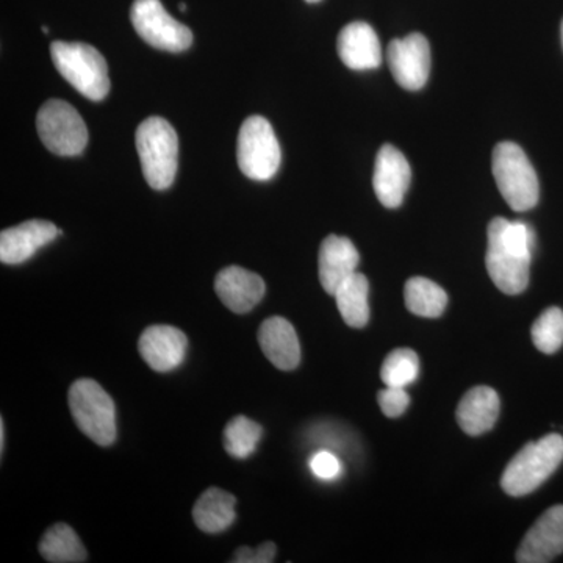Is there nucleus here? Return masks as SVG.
Here are the masks:
<instances>
[{"mask_svg": "<svg viewBox=\"0 0 563 563\" xmlns=\"http://www.w3.org/2000/svg\"><path fill=\"white\" fill-rule=\"evenodd\" d=\"M485 265L493 284L506 295H520L529 285L536 233L523 221L495 218L488 224Z\"/></svg>", "mask_w": 563, "mask_h": 563, "instance_id": "obj_1", "label": "nucleus"}, {"mask_svg": "<svg viewBox=\"0 0 563 563\" xmlns=\"http://www.w3.org/2000/svg\"><path fill=\"white\" fill-rule=\"evenodd\" d=\"M141 169L154 190H166L176 179L179 166V139L168 121L161 117L144 120L135 133Z\"/></svg>", "mask_w": 563, "mask_h": 563, "instance_id": "obj_2", "label": "nucleus"}, {"mask_svg": "<svg viewBox=\"0 0 563 563\" xmlns=\"http://www.w3.org/2000/svg\"><path fill=\"white\" fill-rule=\"evenodd\" d=\"M52 60L63 79L90 101L99 102L110 91L109 66L101 52L90 44L55 41Z\"/></svg>", "mask_w": 563, "mask_h": 563, "instance_id": "obj_3", "label": "nucleus"}, {"mask_svg": "<svg viewBox=\"0 0 563 563\" xmlns=\"http://www.w3.org/2000/svg\"><path fill=\"white\" fill-rule=\"evenodd\" d=\"M563 461V437L550 433L539 442L526 444L503 474V490L510 496H526L550 479Z\"/></svg>", "mask_w": 563, "mask_h": 563, "instance_id": "obj_4", "label": "nucleus"}, {"mask_svg": "<svg viewBox=\"0 0 563 563\" xmlns=\"http://www.w3.org/2000/svg\"><path fill=\"white\" fill-rule=\"evenodd\" d=\"M493 177L504 201L515 211H528L539 202L540 185L528 155L512 141L496 144L492 158Z\"/></svg>", "mask_w": 563, "mask_h": 563, "instance_id": "obj_5", "label": "nucleus"}, {"mask_svg": "<svg viewBox=\"0 0 563 563\" xmlns=\"http://www.w3.org/2000/svg\"><path fill=\"white\" fill-rule=\"evenodd\" d=\"M68 402L74 421L81 432L99 446H110L117 440V407L109 393L92 379H79L70 385Z\"/></svg>", "mask_w": 563, "mask_h": 563, "instance_id": "obj_6", "label": "nucleus"}, {"mask_svg": "<svg viewBox=\"0 0 563 563\" xmlns=\"http://www.w3.org/2000/svg\"><path fill=\"white\" fill-rule=\"evenodd\" d=\"M236 161L244 176L266 181L279 172L282 151L273 125L258 114L247 118L240 129Z\"/></svg>", "mask_w": 563, "mask_h": 563, "instance_id": "obj_7", "label": "nucleus"}, {"mask_svg": "<svg viewBox=\"0 0 563 563\" xmlns=\"http://www.w3.org/2000/svg\"><path fill=\"white\" fill-rule=\"evenodd\" d=\"M36 129L44 146L62 157L81 154L88 143L87 124L79 111L60 99H51L41 107Z\"/></svg>", "mask_w": 563, "mask_h": 563, "instance_id": "obj_8", "label": "nucleus"}, {"mask_svg": "<svg viewBox=\"0 0 563 563\" xmlns=\"http://www.w3.org/2000/svg\"><path fill=\"white\" fill-rule=\"evenodd\" d=\"M131 21L136 33L161 51L184 52L192 44V33L187 25L174 20L163 9L161 0H135Z\"/></svg>", "mask_w": 563, "mask_h": 563, "instance_id": "obj_9", "label": "nucleus"}, {"mask_svg": "<svg viewBox=\"0 0 563 563\" xmlns=\"http://www.w3.org/2000/svg\"><path fill=\"white\" fill-rule=\"evenodd\" d=\"M388 66L404 90L418 91L428 84L431 74V46L421 33L393 40L387 51Z\"/></svg>", "mask_w": 563, "mask_h": 563, "instance_id": "obj_10", "label": "nucleus"}, {"mask_svg": "<svg viewBox=\"0 0 563 563\" xmlns=\"http://www.w3.org/2000/svg\"><path fill=\"white\" fill-rule=\"evenodd\" d=\"M412 172L401 151L384 144L377 152L374 165L373 187L377 199L387 209H398L410 187Z\"/></svg>", "mask_w": 563, "mask_h": 563, "instance_id": "obj_11", "label": "nucleus"}, {"mask_svg": "<svg viewBox=\"0 0 563 563\" xmlns=\"http://www.w3.org/2000/svg\"><path fill=\"white\" fill-rule=\"evenodd\" d=\"M563 553V506H554L536 521L517 551V562L548 563Z\"/></svg>", "mask_w": 563, "mask_h": 563, "instance_id": "obj_12", "label": "nucleus"}, {"mask_svg": "<svg viewBox=\"0 0 563 563\" xmlns=\"http://www.w3.org/2000/svg\"><path fill=\"white\" fill-rule=\"evenodd\" d=\"M62 235L60 229L49 221L32 220L0 233V261L5 265H21Z\"/></svg>", "mask_w": 563, "mask_h": 563, "instance_id": "obj_13", "label": "nucleus"}, {"mask_svg": "<svg viewBox=\"0 0 563 563\" xmlns=\"http://www.w3.org/2000/svg\"><path fill=\"white\" fill-rule=\"evenodd\" d=\"M187 346L185 333L173 325H151L141 333L139 342L141 358L157 373L179 368Z\"/></svg>", "mask_w": 563, "mask_h": 563, "instance_id": "obj_14", "label": "nucleus"}, {"mask_svg": "<svg viewBox=\"0 0 563 563\" xmlns=\"http://www.w3.org/2000/svg\"><path fill=\"white\" fill-rule=\"evenodd\" d=\"M214 290L231 312L243 314L251 312L262 301L266 287L258 274L240 266H228L218 273Z\"/></svg>", "mask_w": 563, "mask_h": 563, "instance_id": "obj_15", "label": "nucleus"}, {"mask_svg": "<svg viewBox=\"0 0 563 563\" xmlns=\"http://www.w3.org/2000/svg\"><path fill=\"white\" fill-rule=\"evenodd\" d=\"M358 263L361 255L350 239L339 235L324 239L318 257V274L325 292L335 295L336 288L357 273Z\"/></svg>", "mask_w": 563, "mask_h": 563, "instance_id": "obj_16", "label": "nucleus"}, {"mask_svg": "<svg viewBox=\"0 0 563 563\" xmlns=\"http://www.w3.org/2000/svg\"><path fill=\"white\" fill-rule=\"evenodd\" d=\"M340 58L354 70L377 69L383 63V47L372 25L351 22L340 32L336 41Z\"/></svg>", "mask_w": 563, "mask_h": 563, "instance_id": "obj_17", "label": "nucleus"}, {"mask_svg": "<svg viewBox=\"0 0 563 563\" xmlns=\"http://www.w3.org/2000/svg\"><path fill=\"white\" fill-rule=\"evenodd\" d=\"M263 354L282 372L298 368L301 362V346L291 322L282 317L263 321L258 331Z\"/></svg>", "mask_w": 563, "mask_h": 563, "instance_id": "obj_18", "label": "nucleus"}, {"mask_svg": "<svg viewBox=\"0 0 563 563\" xmlns=\"http://www.w3.org/2000/svg\"><path fill=\"white\" fill-rule=\"evenodd\" d=\"M499 415V396L490 387H474L457 407V422L463 432L479 437L490 431Z\"/></svg>", "mask_w": 563, "mask_h": 563, "instance_id": "obj_19", "label": "nucleus"}, {"mask_svg": "<svg viewBox=\"0 0 563 563\" xmlns=\"http://www.w3.org/2000/svg\"><path fill=\"white\" fill-rule=\"evenodd\" d=\"M192 518L202 532H224L235 520V496L221 488H209L192 507Z\"/></svg>", "mask_w": 563, "mask_h": 563, "instance_id": "obj_20", "label": "nucleus"}, {"mask_svg": "<svg viewBox=\"0 0 563 563\" xmlns=\"http://www.w3.org/2000/svg\"><path fill=\"white\" fill-rule=\"evenodd\" d=\"M369 282L362 273L352 274L350 279L343 282L336 288L335 298L336 307L343 321L350 328L362 329L369 321Z\"/></svg>", "mask_w": 563, "mask_h": 563, "instance_id": "obj_21", "label": "nucleus"}, {"mask_svg": "<svg viewBox=\"0 0 563 563\" xmlns=\"http://www.w3.org/2000/svg\"><path fill=\"white\" fill-rule=\"evenodd\" d=\"M44 561L52 563H80L87 561V550L79 536L68 525L57 523L47 529L40 542Z\"/></svg>", "mask_w": 563, "mask_h": 563, "instance_id": "obj_22", "label": "nucleus"}, {"mask_svg": "<svg viewBox=\"0 0 563 563\" xmlns=\"http://www.w3.org/2000/svg\"><path fill=\"white\" fill-rule=\"evenodd\" d=\"M404 299L409 312L422 318L442 317L448 306L446 291L426 277H412L407 280Z\"/></svg>", "mask_w": 563, "mask_h": 563, "instance_id": "obj_23", "label": "nucleus"}, {"mask_svg": "<svg viewBox=\"0 0 563 563\" xmlns=\"http://www.w3.org/2000/svg\"><path fill=\"white\" fill-rule=\"evenodd\" d=\"M263 429L258 422L247 417L232 418L224 431V448L232 457L247 459L257 450L261 442Z\"/></svg>", "mask_w": 563, "mask_h": 563, "instance_id": "obj_24", "label": "nucleus"}, {"mask_svg": "<svg viewBox=\"0 0 563 563\" xmlns=\"http://www.w3.org/2000/svg\"><path fill=\"white\" fill-rule=\"evenodd\" d=\"M420 376L417 352L401 347L387 355L380 368V379L388 387H409Z\"/></svg>", "mask_w": 563, "mask_h": 563, "instance_id": "obj_25", "label": "nucleus"}, {"mask_svg": "<svg viewBox=\"0 0 563 563\" xmlns=\"http://www.w3.org/2000/svg\"><path fill=\"white\" fill-rule=\"evenodd\" d=\"M532 342L543 354H554L563 344V310L550 307L532 325Z\"/></svg>", "mask_w": 563, "mask_h": 563, "instance_id": "obj_26", "label": "nucleus"}, {"mask_svg": "<svg viewBox=\"0 0 563 563\" xmlns=\"http://www.w3.org/2000/svg\"><path fill=\"white\" fill-rule=\"evenodd\" d=\"M377 401H379L380 410H383L385 417L398 418L406 412L410 398L406 388L385 385L384 390H380L377 395Z\"/></svg>", "mask_w": 563, "mask_h": 563, "instance_id": "obj_27", "label": "nucleus"}, {"mask_svg": "<svg viewBox=\"0 0 563 563\" xmlns=\"http://www.w3.org/2000/svg\"><path fill=\"white\" fill-rule=\"evenodd\" d=\"M310 470L322 481H333L342 474V462L331 451L321 450L310 459Z\"/></svg>", "mask_w": 563, "mask_h": 563, "instance_id": "obj_28", "label": "nucleus"}, {"mask_svg": "<svg viewBox=\"0 0 563 563\" xmlns=\"http://www.w3.org/2000/svg\"><path fill=\"white\" fill-rule=\"evenodd\" d=\"M276 555V544L266 542L258 548L242 547L235 551L233 563H272Z\"/></svg>", "mask_w": 563, "mask_h": 563, "instance_id": "obj_29", "label": "nucleus"}, {"mask_svg": "<svg viewBox=\"0 0 563 563\" xmlns=\"http://www.w3.org/2000/svg\"><path fill=\"white\" fill-rule=\"evenodd\" d=\"M0 450H5V424H3V420L0 421Z\"/></svg>", "mask_w": 563, "mask_h": 563, "instance_id": "obj_30", "label": "nucleus"}, {"mask_svg": "<svg viewBox=\"0 0 563 563\" xmlns=\"http://www.w3.org/2000/svg\"><path fill=\"white\" fill-rule=\"evenodd\" d=\"M179 9L180 11H185L187 10V5H185V3H180Z\"/></svg>", "mask_w": 563, "mask_h": 563, "instance_id": "obj_31", "label": "nucleus"}, {"mask_svg": "<svg viewBox=\"0 0 563 563\" xmlns=\"http://www.w3.org/2000/svg\"><path fill=\"white\" fill-rule=\"evenodd\" d=\"M306 2H309V3H317V2H321V0H306Z\"/></svg>", "mask_w": 563, "mask_h": 563, "instance_id": "obj_32", "label": "nucleus"}, {"mask_svg": "<svg viewBox=\"0 0 563 563\" xmlns=\"http://www.w3.org/2000/svg\"><path fill=\"white\" fill-rule=\"evenodd\" d=\"M561 35H562V46H563V21H562V27H561Z\"/></svg>", "mask_w": 563, "mask_h": 563, "instance_id": "obj_33", "label": "nucleus"}, {"mask_svg": "<svg viewBox=\"0 0 563 563\" xmlns=\"http://www.w3.org/2000/svg\"><path fill=\"white\" fill-rule=\"evenodd\" d=\"M43 33H46V35L47 33H49V31H47V27H43Z\"/></svg>", "mask_w": 563, "mask_h": 563, "instance_id": "obj_34", "label": "nucleus"}]
</instances>
